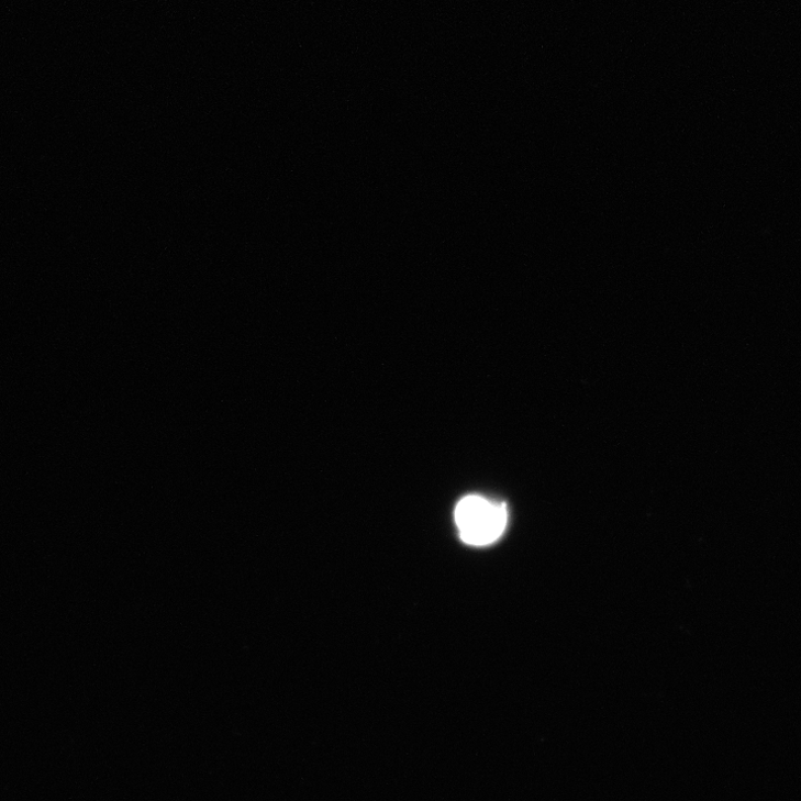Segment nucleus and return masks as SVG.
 Returning a JSON list of instances; mask_svg holds the SVG:
<instances>
[{
    "label": "nucleus",
    "instance_id": "nucleus-1",
    "mask_svg": "<svg viewBox=\"0 0 801 801\" xmlns=\"http://www.w3.org/2000/svg\"><path fill=\"white\" fill-rule=\"evenodd\" d=\"M455 519L463 542L482 547L496 543L502 536L508 523V511L503 503L469 496L458 503Z\"/></svg>",
    "mask_w": 801,
    "mask_h": 801
}]
</instances>
